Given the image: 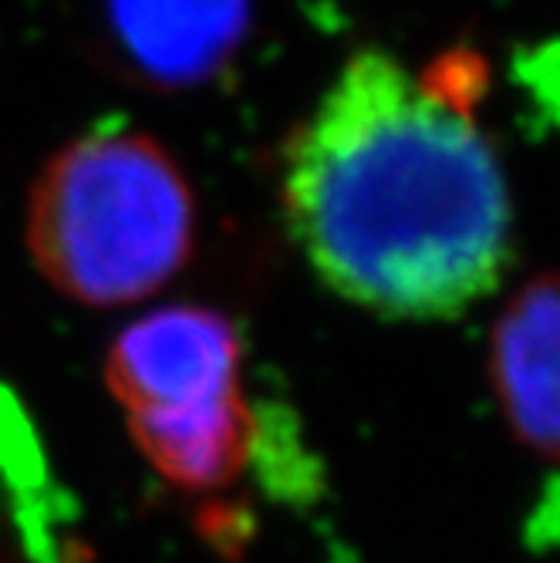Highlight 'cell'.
I'll return each instance as SVG.
<instances>
[{
  "instance_id": "1",
  "label": "cell",
  "mask_w": 560,
  "mask_h": 563,
  "mask_svg": "<svg viewBox=\"0 0 560 563\" xmlns=\"http://www.w3.org/2000/svg\"><path fill=\"white\" fill-rule=\"evenodd\" d=\"M281 207L318 277L392 321H449L514 253V202L473 109L385 51H359L297 125Z\"/></svg>"
},
{
  "instance_id": "2",
  "label": "cell",
  "mask_w": 560,
  "mask_h": 563,
  "mask_svg": "<svg viewBox=\"0 0 560 563\" xmlns=\"http://www.w3.org/2000/svg\"><path fill=\"white\" fill-rule=\"evenodd\" d=\"M196 199L149 132L101 122L47 159L28 199V250L47 284L91 307L163 290L193 257Z\"/></svg>"
},
{
  "instance_id": "3",
  "label": "cell",
  "mask_w": 560,
  "mask_h": 563,
  "mask_svg": "<svg viewBox=\"0 0 560 563\" xmlns=\"http://www.w3.org/2000/svg\"><path fill=\"white\" fill-rule=\"evenodd\" d=\"M106 378L132 439L166 479L210 489L237 476L250 449L237 328L196 303L160 307L112 344Z\"/></svg>"
},
{
  "instance_id": "4",
  "label": "cell",
  "mask_w": 560,
  "mask_h": 563,
  "mask_svg": "<svg viewBox=\"0 0 560 563\" xmlns=\"http://www.w3.org/2000/svg\"><path fill=\"white\" fill-rule=\"evenodd\" d=\"M106 27L135 78L193 88L233 62L250 31V0H106Z\"/></svg>"
},
{
  "instance_id": "5",
  "label": "cell",
  "mask_w": 560,
  "mask_h": 563,
  "mask_svg": "<svg viewBox=\"0 0 560 563\" xmlns=\"http://www.w3.org/2000/svg\"><path fill=\"white\" fill-rule=\"evenodd\" d=\"M557 284L530 280L493 328L490 368L510 429L540 455L557 452Z\"/></svg>"
}]
</instances>
